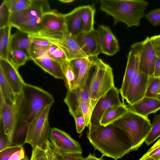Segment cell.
<instances>
[{"label": "cell", "instance_id": "cb8c5ba5", "mask_svg": "<svg viewBox=\"0 0 160 160\" xmlns=\"http://www.w3.org/2000/svg\"><path fill=\"white\" fill-rule=\"evenodd\" d=\"M11 27L8 25L0 28V58L9 60Z\"/></svg>", "mask_w": 160, "mask_h": 160}, {"label": "cell", "instance_id": "c3c4849f", "mask_svg": "<svg viewBox=\"0 0 160 160\" xmlns=\"http://www.w3.org/2000/svg\"><path fill=\"white\" fill-rule=\"evenodd\" d=\"M154 77L156 78L160 77V55L157 52L154 67Z\"/></svg>", "mask_w": 160, "mask_h": 160}, {"label": "cell", "instance_id": "83f0119b", "mask_svg": "<svg viewBox=\"0 0 160 160\" xmlns=\"http://www.w3.org/2000/svg\"><path fill=\"white\" fill-rule=\"evenodd\" d=\"M17 28L18 30L28 34L37 33L43 29L41 17L27 21L19 25Z\"/></svg>", "mask_w": 160, "mask_h": 160}, {"label": "cell", "instance_id": "9a60e30c", "mask_svg": "<svg viewBox=\"0 0 160 160\" xmlns=\"http://www.w3.org/2000/svg\"><path fill=\"white\" fill-rule=\"evenodd\" d=\"M85 6L78 7L64 14L66 31L71 36L76 38L82 32V15Z\"/></svg>", "mask_w": 160, "mask_h": 160}, {"label": "cell", "instance_id": "5b68a950", "mask_svg": "<svg viewBox=\"0 0 160 160\" xmlns=\"http://www.w3.org/2000/svg\"><path fill=\"white\" fill-rule=\"evenodd\" d=\"M93 70L90 88V104L92 111L97 101L114 87L112 68L98 57L91 58Z\"/></svg>", "mask_w": 160, "mask_h": 160}, {"label": "cell", "instance_id": "8d00e7d4", "mask_svg": "<svg viewBox=\"0 0 160 160\" xmlns=\"http://www.w3.org/2000/svg\"><path fill=\"white\" fill-rule=\"evenodd\" d=\"M145 17L153 26L160 25V8L152 10L145 14Z\"/></svg>", "mask_w": 160, "mask_h": 160}, {"label": "cell", "instance_id": "8fae6325", "mask_svg": "<svg viewBox=\"0 0 160 160\" xmlns=\"http://www.w3.org/2000/svg\"><path fill=\"white\" fill-rule=\"evenodd\" d=\"M136 43L139 55V69L149 77L154 76L157 52L150 37Z\"/></svg>", "mask_w": 160, "mask_h": 160}, {"label": "cell", "instance_id": "ffe728a7", "mask_svg": "<svg viewBox=\"0 0 160 160\" xmlns=\"http://www.w3.org/2000/svg\"><path fill=\"white\" fill-rule=\"evenodd\" d=\"M136 53L134 50L130 47L127 56V62L125 71L121 87L119 89L122 97V103H124L126 94L132 78L135 65Z\"/></svg>", "mask_w": 160, "mask_h": 160}, {"label": "cell", "instance_id": "ac0fdd59", "mask_svg": "<svg viewBox=\"0 0 160 160\" xmlns=\"http://www.w3.org/2000/svg\"><path fill=\"white\" fill-rule=\"evenodd\" d=\"M128 108L136 113L147 117L152 113H156L160 109V101L157 98L144 97L132 105L128 106Z\"/></svg>", "mask_w": 160, "mask_h": 160}, {"label": "cell", "instance_id": "f35d334b", "mask_svg": "<svg viewBox=\"0 0 160 160\" xmlns=\"http://www.w3.org/2000/svg\"><path fill=\"white\" fill-rule=\"evenodd\" d=\"M80 109L86 123V127H88L90 123L92 112V109L89 103L82 102L80 104Z\"/></svg>", "mask_w": 160, "mask_h": 160}, {"label": "cell", "instance_id": "7dc6e473", "mask_svg": "<svg viewBox=\"0 0 160 160\" xmlns=\"http://www.w3.org/2000/svg\"><path fill=\"white\" fill-rule=\"evenodd\" d=\"M24 150L23 148L13 153L9 160H21L26 156Z\"/></svg>", "mask_w": 160, "mask_h": 160}, {"label": "cell", "instance_id": "d6a6232c", "mask_svg": "<svg viewBox=\"0 0 160 160\" xmlns=\"http://www.w3.org/2000/svg\"><path fill=\"white\" fill-rule=\"evenodd\" d=\"M47 54L52 59L61 64L68 60L63 50L54 44L48 47Z\"/></svg>", "mask_w": 160, "mask_h": 160}, {"label": "cell", "instance_id": "30bf717a", "mask_svg": "<svg viewBox=\"0 0 160 160\" xmlns=\"http://www.w3.org/2000/svg\"><path fill=\"white\" fill-rule=\"evenodd\" d=\"M119 90L114 86L97 101L92 108L89 124H100L101 118L107 110L123 104L119 99Z\"/></svg>", "mask_w": 160, "mask_h": 160}, {"label": "cell", "instance_id": "d4e9b609", "mask_svg": "<svg viewBox=\"0 0 160 160\" xmlns=\"http://www.w3.org/2000/svg\"><path fill=\"white\" fill-rule=\"evenodd\" d=\"M95 11L94 5H85L82 16V32H88L94 30Z\"/></svg>", "mask_w": 160, "mask_h": 160}, {"label": "cell", "instance_id": "4316f807", "mask_svg": "<svg viewBox=\"0 0 160 160\" xmlns=\"http://www.w3.org/2000/svg\"><path fill=\"white\" fill-rule=\"evenodd\" d=\"M0 91L3 93L7 100L13 103H16L17 94L7 79L0 67Z\"/></svg>", "mask_w": 160, "mask_h": 160}, {"label": "cell", "instance_id": "ab89813d", "mask_svg": "<svg viewBox=\"0 0 160 160\" xmlns=\"http://www.w3.org/2000/svg\"><path fill=\"white\" fill-rule=\"evenodd\" d=\"M154 160L160 159V139L145 153Z\"/></svg>", "mask_w": 160, "mask_h": 160}, {"label": "cell", "instance_id": "60d3db41", "mask_svg": "<svg viewBox=\"0 0 160 160\" xmlns=\"http://www.w3.org/2000/svg\"><path fill=\"white\" fill-rule=\"evenodd\" d=\"M88 58H80L69 61L75 74L76 79L80 69Z\"/></svg>", "mask_w": 160, "mask_h": 160}, {"label": "cell", "instance_id": "bcb514c9", "mask_svg": "<svg viewBox=\"0 0 160 160\" xmlns=\"http://www.w3.org/2000/svg\"><path fill=\"white\" fill-rule=\"evenodd\" d=\"M150 39L157 52L160 55V34L152 36Z\"/></svg>", "mask_w": 160, "mask_h": 160}, {"label": "cell", "instance_id": "5bb4252c", "mask_svg": "<svg viewBox=\"0 0 160 160\" xmlns=\"http://www.w3.org/2000/svg\"><path fill=\"white\" fill-rule=\"evenodd\" d=\"M76 38L80 48L88 58L98 57L101 53L96 30L88 32H82Z\"/></svg>", "mask_w": 160, "mask_h": 160}, {"label": "cell", "instance_id": "e0dca14e", "mask_svg": "<svg viewBox=\"0 0 160 160\" xmlns=\"http://www.w3.org/2000/svg\"><path fill=\"white\" fill-rule=\"evenodd\" d=\"M0 67L16 94H20L25 83L17 69L9 60L0 58Z\"/></svg>", "mask_w": 160, "mask_h": 160}, {"label": "cell", "instance_id": "52a82bcc", "mask_svg": "<svg viewBox=\"0 0 160 160\" xmlns=\"http://www.w3.org/2000/svg\"><path fill=\"white\" fill-rule=\"evenodd\" d=\"M131 47L135 52L136 58L134 72L125 99L129 105L134 104L145 96L149 77L139 69V55L137 46L135 44Z\"/></svg>", "mask_w": 160, "mask_h": 160}, {"label": "cell", "instance_id": "f907efd6", "mask_svg": "<svg viewBox=\"0 0 160 160\" xmlns=\"http://www.w3.org/2000/svg\"><path fill=\"white\" fill-rule=\"evenodd\" d=\"M85 160H104L102 158H98L94 155L90 153L88 156L85 158Z\"/></svg>", "mask_w": 160, "mask_h": 160}, {"label": "cell", "instance_id": "7bdbcfd3", "mask_svg": "<svg viewBox=\"0 0 160 160\" xmlns=\"http://www.w3.org/2000/svg\"><path fill=\"white\" fill-rule=\"evenodd\" d=\"M28 36L31 39L32 44L41 47H48L53 44L45 39L30 36L29 34Z\"/></svg>", "mask_w": 160, "mask_h": 160}, {"label": "cell", "instance_id": "3957f363", "mask_svg": "<svg viewBox=\"0 0 160 160\" xmlns=\"http://www.w3.org/2000/svg\"><path fill=\"white\" fill-rule=\"evenodd\" d=\"M148 4L144 0H101L100 9L113 18L114 25L122 22L129 28L140 25Z\"/></svg>", "mask_w": 160, "mask_h": 160}, {"label": "cell", "instance_id": "11a10c76", "mask_svg": "<svg viewBox=\"0 0 160 160\" xmlns=\"http://www.w3.org/2000/svg\"><path fill=\"white\" fill-rule=\"evenodd\" d=\"M21 160H29L28 157L27 156H26L25 157Z\"/></svg>", "mask_w": 160, "mask_h": 160}, {"label": "cell", "instance_id": "d590c367", "mask_svg": "<svg viewBox=\"0 0 160 160\" xmlns=\"http://www.w3.org/2000/svg\"><path fill=\"white\" fill-rule=\"evenodd\" d=\"M11 14L5 0H3L0 7V28L9 25Z\"/></svg>", "mask_w": 160, "mask_h": 160}, {"label": "cell", "instance_id": "ee69618b", "mask_svg": "<svg viewBox=\"0 0 160 160\" xmlns=\"http://www.w3.org/2000/svg\"><path fill=\"white\" fill-rule=\"evenodd\" d=\"M75 120L76 127L77 132L80 133L86 127V123L83 115L81 116L74 118Z\"/></svg>", "mask_w": 160, "mask_h": 160}, {"label": "cell", "instance_id": "b9f144b4", "mask_svg": "<svg viewBox=\"0 0 160 160\" xmlns=\"http://www.w3.org/2000/svg\"><path fill=\"white\" fill-rule=\"evenodd\" d=\"M0 151L5 148L11 146L7 136L4 133L2 128L0 127Z\"/></svg>", "mask_w": 160, "mask_h": 160}, {"label": "cell", "instance_id": "ba28073f", "mask_svg": "<svg viewBox=\"0 0 160 160\" xmlns=\"http://www.w3.org/2000/svg\"><path fill=\"white\" fill-rule=\"evenodd\" d=\"M49 138L54 151L61 157L68 154L82 153L80 144L62 130L56 128H52L51 129Z\"/></svg>", "mask_w": 160, "mask_h": 160}, {"label": "cell", "instance_id": "484cf974", "mask_svg": "<svg viewBox=\"0 0 160 160\" xmlns=\"http://www.w3.org/2000/svg\"><path fill=\"white\" fill-rule=\"evenodd\" d=\"M64 75L63 80L68 90H72L76 88V78L69 61L61 63Z\"/></svg>", "mask_w": 160, "mask_h": 160}, {"label": "cell", "instance_id": "e575fe53", "mask_svg": "<svg viewBox=\"0 0 160 160\" xmlns=\"http://www.w3.org/2000/svg\"><path fill=\"white\" fill-rule=\"evenodd\" d=\"M159 78L149 77L145 96L147 97L157 98L158 94Z\"/></svg>", "mask_w": 160, "mask_h": 160}, {"label": "cell", "instance_id": "2e32d148", "mask_svg": "<svg viewBox=\"0 0 160 160\" xmlns=\"http://www.w3.org/2000/svg\"><path fill=\"white\" fill-rule=\"evenodd\" d=\"M41 21L42 30L67 32L64 14L58 13L55 10L44 13L41 17Z\"/></svg>", "mask_w": 160, "mask_h": 160}, {"label": "cell", "instance_id": "4fadbf2b", "mask_svg": "<svg viewBox=\"0 0 160 160\" xmlns=\"http://www.w3.org/2000/svg\"><path fill=\"white\" fill-rule=\"evenodd\" d=\"M96 30L101 53L112 56L119 51L120 47L118 40L109 27L99 25Z\"/></svg>", "mask_w": 160, "mask_h": 160}, {"label": "cell", "instance_id": "db71d44e", "mask_svg": "<svg viewBox=\"0 0 160 160\" xmlns=\"http://www.w3.org/2000/svg\"><path fill=\"white\" fill-rule=\"evenodd\" d=\"M158 93V94L160 93V77L159 78Z\"/></svg>", "mask_w": 160, "mask_h": 160}, {"label": "cell", "instance_id": "6f0895ef", "mask_svg": "<svg viewBox=\"0 0 160 160\" xmlns=\"http://www.w3.org/2000/svg\"><path fill=\"white\" fill-rule=\"evenodd\" d=\"M159 160H160V159Z\"/></svg>", "mask_w": 160, "mask_h": 160}, {"label": "cell", "instance_id": "9f6ffc18", "mask_svg": "<svg viewBox=\"0 0 160 160\" xmlns=\"http://www.w3.org/2000/svg\"><path fill=\"white\" fill-rule=\"evenodd\" d=\"M157 98L160 101V93L158 94Z\"/></svg>", "mask_w": 160, "mask_h": 160}, {"label": "cell", "instance_id": "9c48e42d", "mask_svg": "<svg viewBox=\"0 0 160 160\" xmlns=\"http://www.w3.org/2000/svg\"><path fill=\"white\" fill-rule=\"evenodd\" d=\"M51 10L47 0H32L31 5L22 10L11 13L9 25L17 28L30 19L41 17L45 12Z\"/></svg>", "mask_w": 160, "mask_h": 160}, {"label": "cell", "instance_id": "7a4b0ae2", "mask_svg": "<svg viewBox=\"0 0 160 160\" xmlns=\"http://www.w3.org/2000/svg\"><path fill=\"white\" fill-rule=\"evenodd\" d=\"M54 102L52 95L42 88L25 83L17 95L18 122L29 124L38 113Z\"/></svg>", "mask_w": 160, "mask_h": 160}, {"label": "cell", "instance_id": "7c38bea8", "mask_svg": "<svg viewBox=\"0 0 160 160\" xmlns=\"http://www.w3.org/2000/svg\"><path fill=\"white\" fill-rule=\"evenodd\" d=\"M0 126L3 129L12 146V140L18 122V108L16 103L7 100L0 109Z\"/></svg>", "mask_w": 160, "mask_h": 160}, {"label": "cell", "instance_id": "f546056e", "mask_svg": "<svg viewBox=\"0 0 160 160\" xmlns=\"http://www.w3.org/2000/svg\"><path fill=\"white\" fill-rule=\"evenodd\" d=\"M91 66L92 61L89 58L79 70L76 80V87H82L86 85L89 77Z\"/></svg>", "mask_w": 160, "mask_h": 160}, {"label": "cell", "instance_id": "d6986e66", "mask_svg": "<svg viewBox=\"0 0 160 160\" xmlns=\"http://www.w3.org/2000/svg\"><path fill=\"white\" fill-rule=\"evenodd\" d=\"M32 60L44 71L54 78L64 80L61 63L52 59L47 54Z\"/></svg>", "mask_w": 160, "mask_h": 160}, {"label": "cell", "instance_id": "6da1fadb", "mask_svg": "<svg viewBox=\"0 0 160 160\" xmlns=\"http://www.w3.org/2000/svg\"><path fill=\"white\" fill-rule=\"evenodd\" d=\"M87 137L95 150L103 156L117 160L132 151L131 141L126 133L113 123L106 126L89 124Z\"/></svg>", "mask_w": 160, "mask_h": 160}, {"label": "cell", "instance_id": "f6af8a7d", "mask_svg": "<svg viewBox=\"0 0 160 160\" xmlns=\"http://www.w3.org/2000/svg\"><path fill=\"white\" fill-rule=\"evenodd\" d=\"M62 160H85V158L82 156V153L68 154L61 157Z\"/></svg>", "mask_w": 160, "mask_h": 160}, {"label": "cell", "instance_id": "44dd1931", "mask_svg": "<svg viewBox=\"0 0 160 160\" xmlns=\"http://www.w3.org/2000/svg\"><path fill=\"white\" fill-rule=\"evenodd\" d=\"M32 44L31 39L28 34L18 30L11 35L10 52L12 51L19 50L26 52L28 54Z\"/></svg>", "mask_w": 160, "mask_h": 160}, {"label": "cell", "instance_id": "8992f818", "mask_svg": "<svg viewBox=\"0 0 160 160\" xmlns=\"http://www.w3.org/2000/svg\"><path fill=\"white\" fill-rule=\"evenodd\" d=\"M51 106L39 112L29 124L26 143L32 148L44 146L48 140L51 129L48 116Z\"/></svg>", "mask_w": 160, "mask_h": 160}, {"label": "cell", "instance_id": "1f68e13d", "mask_svg": "<svg viewBox=\"0 0 160 160\" xmlns=\"http://www.w3.org/2000/svg\"><path fill=\"white\" fill-rule=\"evenodd\" d=\"M160 137V113L155 116L151 130L144 142L149 146Z\"/></svg>", "mask_w": 160, "mask_h": 160}, {"label": "cell", "instance_id": "681fc988", "mask_svg": "<svg viewBox=\"0 0 160 160\" xmlns=\"http://www.w3.org/2000/svg\"><path fill=\"white\" fill-rule=\"evenodd\" d=\"M0 109L2 108L6 102L7 99L3 93L0 91Z\"/></svg>", "mask_w": 160, "mask_h": 160}, {"label": "cell", "instance_id": "4dcf8cb0", "mask_svg": "<svg viewBox=\"0 0 160 160\" xmlns=\"http://www.w3.org/2000/svg\"><path fill=\"white\" fill-rule=\"evenodd\" d=\"M11 57L10 61L17 69L24 65L30 58L28 54L26 52L19 50H15L10 52Z\"/></svg>", "mask_w": 160, "mask_h": 160}, {"label": "cell", "instance_id": "7402d4cb", "mask_svg": "<svg viewBox=\"0 0 160 160\" xmlns=\"http://www.w3.org/2000/svg\"><path fill=\"white\" fill-rule=\"evenodd\" d=\"M30 160H62V158L48 140L43 147L32 148Z\"/></svg>", "mask_w": 160, "mask_h": 160}, {"label": "cell", "instance_id": "277c9868", "mask_svg": "<svg viewBox=\"0 0 160 160\" xmlns=\"http://www.w3.org/2000/svg\"><path fill=\"white\" fill-rule=\"evenodd\" d=\"M112 123L127 135L131 143L132 151L138 150L145 142L152 127L148 117L141 116L129 109L127 113Z\"/></svg>", "mask_w": 160, "mask_h": 160}, {"label": "cell", "instance_id": "f5cc1de1", "mask_svg": "<svg viewBox=\"0 0 160 160\" xmlns=\"http://www.w3.org/2000/svg\"><path fill=\"white\" fill-rule=\"evenodd\" d=\"M61 2L65 3H70L74 1L73 0H58Z\"/></svg>", "mask_w": 160, "mask_h": 160}, {"label": "cell", "instance_id": "836d02e7", "mask_svg": "<svg viewBox=\"0 0 160 160\" xmlns=\"http://www.w3.org/2000/svg\"><path fill=\"white\" fill-rule=\"evenodd\" d=\"M11 13L18 12L29 7L32 0H5Z\"/></svg>", "mask_w": 160, "mask_h": 160}, {"label": "cell", "instance_id": "f1b7e54d", "mask_svg": "<svg viewBox=\"0 0 160 160\" xmlns=\"http://www.w3.org/2000/svg\"><path fill=\"white\" fill-rule=\"evenodd\" d=\"M28 124L18 122L12 140V146H23L26 143Z\"/></svg>", "mask_w": 160, "mask_h": 160}, {"label": "cell", "instance_id": "603a6c76", "mask_svg": "<svg viewBox=\"0 0 160 160\" xmlns=\"http://www.w3.org/2000/svg\"><path fill=\"white\" fill-rule=\"evenodd\" d=\"M128 110V106L124 104L111 108L103 115L100 120V124L106 126L111 124L124 115Z\"/></svg>", "mask_w": 160, "mask_h": 160}, {"label": "cell", "instance_id": "74e56055", "mask_svg": "<svg viewBox=\"0 0 160 160\" xmlns=\"http://www.w3.org/2000/svg\"><path fill=\"white\" fill-rule=\"evenodd\" d=\"M23 148L21 146H12L5 148L0 151V160H9L13 153Z\"/></svg>", "mask_w": 160, "mask_h": 160}, {"label": "cell", "instance_id": "816d5d0a", "mask_svg": "<svg viewBox=\"0 0 160 160\" xmlns=\"http://www.w3.org/2000/svg\"><path fill=\"white\" fill-rule=\"evenodd\" d=\"M139 160H154L153 158L148 156L145 154H144L143 156Z\"/></svg>", "mask_w": 160, "mask_h": 160}]
</instances>
